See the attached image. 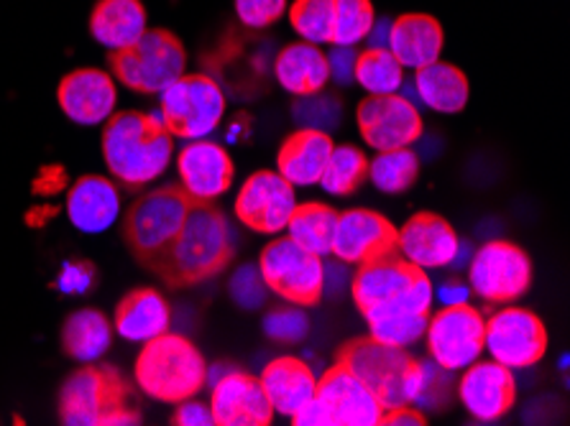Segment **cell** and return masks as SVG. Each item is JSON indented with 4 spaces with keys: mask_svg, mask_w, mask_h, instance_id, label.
Wrapping results in <instances>:
<instances>
[{
    "mask_svg": "<svg viewBox=\"0 0 570 426\" xmlns=\"http://www.w3.org/2000/svg\"><path fill=\"white\" fill-rule=\"evenodd\" d=\"M351 294L374 340L410 347L425 335L433 309V284L422 268L400 254L361 264L351 276Z\"/></svg>",
    "mask_w": 570,
    "mask_h": 426,
    "instance_id": "cell-1",
    "label": "cell"
},
{
    "mask_svg": "<svg viewBox=\"0 0 570 426\" xmlns=\"http://www.w3.org/2000/svg\"><path fill=\"white\" fill-rule=\"evenodd\" d=\"M230 258L233 235L226 215L213 202H193L183 230L151 266V271L175 289H185L226 271Z\"/></svg>",
    "mask_w": 570,
    "mask_h": 426,
    "instance_id": "cell-2",
    "label": "cell"
},
{
    "mask_svg": "<svg viewBox=\"0 0 570 426\" xmlns=\"http://www.w3.org/2000/svg\"><path fill=\"white\" fill-rule=\"evenodd\" d=\"M171 133L159 116L114 112L102 133V156L118 185L141 189L157 181L171 164Z\"/></svg>",
    "mask_w": 570,
    "mask_h": 426,
    "instance_id": "cell-3",
    "label": "cell"
},
{
    "mask_svg": "<svg viewBox=\"0 0 570 426\" xmlns=\"http://www.w3.org/2000/svg\"><path fill=\"white\" fill-rule=\"evenodd\" d=\"M59 416L67 426H134L141 422L136 396L110 365H92L69 376L59 394Z\"/></svg>",
    "mask_w": 570,
    "mask_h": 426,
    "instance_id": "cell-4",
    "label": "cell"
},
{
    "mask_svg": "<svg viewBox=\"0 0 570 426\" xmlns=\"http://www.w3.org/2000/svg\"><path fill=\"white\" fill-rule=\"evenodd\" d=\"M134 376L138 388L154 402L179 404L205 388L207 363L187 337L164 333L144 343Z\"/></svg>",
    "mask_w": 570,
    "mask_h": 426,
    "instance_id": "cell-5",
    "label": "cell"
},
{
    "mask_svg": "<svg viewBox=\"0 0 570 426\" xmlns=\"http://www.w3.org/2000/svg\"><path fill=\"white\" fill-rule=\"evenodd\" d=\"M338 363L376 396L384 412L412 404L420 380V360L404 353V347H392L366 337V340L345 345L338 353Z\"/></svg>",
    "mask_w": 570,
    "mask_h": 426,
    "instance_id": "cell-6",
    "label": "cell"
},
{
    "mask_svg": "<svg viewBox=\"0 0 570 426\" xmlns=\"http://www.w3.org/2000/svg\"><path fill=\"white\" fill-rule=\"evenodd\" d=\"M110 69L116 80L141 95H159L185 75L187 51L171 31L146 29L144 37L128 49L114 51Z\"/></svg>",
    "mask_w": 570,
    "mask_h": 426,
    "instance_id": "cell-7",
    "label": "cell"
},
{
    "mask_svg": "<svg viewBox=\"0 0 570 426\" xmlns=\"http://www.w3.org/2000/svg\"><path fill=\"white\" fill-rule=\"evenodd\" d=\"M189 207H193V199L179 189V185L159 187L136 199L126 215L124 235L131 254L144 266L151 268L171 246V240L183 230Z\"/></svg>",
    "mask_w": 570,
    "mask_h": 426,
    "instance_id": "cell-8",
    "label": "cell"
},
{
    "mask_svg": "<svg viewBox=\"0 0 570 426\" xmlns=\"http://www.w3.org/2000/svg\"><path fill=\"white\" fill-rule=\"evenodd\" d=\"M226 116V95L210 75H183L159 92V118L171 136L197 141Z\"/></svg>",
    "mask_w": 570,
    "mask_h": 426,
    "instance_id": "cell-9",
    "label": "cell"
},
{
    "mask_svg": "<svg viewBox=\"0 0 570 426\" xmlns=\"http://www.w3.org/2000/svg\"><path fill=\"white\" fill-rule=\"evenodd\" d=\"M258 271L266 289L295 307H315L325 294V264L289 238H276L264 248Z\"/></svg>",
    "mask_w": 570,
    "mask_h": 426,
    "instance_id": "cell-10",
    "label": "cell"
},
{
    "mask_svg": "<svg viewBox=\"0 0 570 426\" xmlns=\"http://www.w3.org/2000/svg\"><path fill=\"white\" fill-rule=\"evenodd\" d=\"M471 289L489 304H512L532 286V260L509 240H489L469 260Z\"/></svg>",
    "mask_w": 570,
    "mask_h": 426,
    "instance_id": "cell-11",
    "label": "cell"
},
{
    "mask_svg": "<svg viewBox=\"0 0 570 426\" xmlns=\"http://www.w3.org/2000/svg\"><path fill=\"white\" fill-rule=\"evenodd\" d=\"M548 329L530 309L507 307L483 325V350L509 370L538 365L548 353Z\"/></svg>",
    "mask_w": 570,
    "mask_h": 426,
    "instance_id": "cell-12",
    "label": "cell"
},
{
    "mask_svg": "<svg viewBox=\"0 0 570 426\" xmlns=\"http://www.w3.org/2000/svg\"><path fill=\"white\" fill-rule=\"evenodd\" d=\"M483 325L487 319L469 301L435 311L425 327L430 358L451 373L469 368L483 353Z\"/></svg>",
    "mask_w": 570,
    "mask_h": 426,
    "instance_id": "cell-13",
    "label": "cell"
},
{
    "mask_svg": "<svg viewBox=\"0 0 570 426\" xmlns=\"http://www.w3.org/2000/svg\"><path fill=\"white\" fill-rule=\"evenodd\" d=\"M358 130L374 151L407 149L422 136L420 108L400 92L368 95L356 110Z\"/></svg>",
    "mask_w": 570,
    "mask_h": 426,
    "instance_id": "cell-14",
    "label": "cell"
},
{
    "mask_svg": "<svg viewBox=\"0 0 570 426\" xmlns=\"http://www.w3.org/2000/svg\"><path fill=\"white\" fill-rule=\"evenodd\" d=\"M297 207L295 187L279 171H256L244 181L236 197V217L248 230L276 235L287 230Z\"/></svg>",
    "mask_w": 570,
    "mask_h": 426,
    "instance_id": "cell-15",
    "label": "cell"
},
{
    "mask_svg": "<svg viewBox=\"0 0 570 426\" xmlns=\"http://www.w3.org/2000/svg\"><path fill=\"white\" fill-rule=\"evenodd\" d=\"M315 402L325 412L327 426H379L384 416V406L343 363L317 378Z\"/></svg>",
    "mask_w": 570,
    "mask_h": 426,
    "instance_id": "cell-16",
    "label": "cell"
},
{
    "mask_svg": "<svg viewBox=\"0 0 570 426\" xmlns=\"http://www.w3.org/2000/svg\"><path fill=\"white\" fill-rule=\"evenodd\" d=\"M331 254L345 266H361L396 254V228L382 212H338Z\"/></svg>",
    "mask_w": 570,
    "mask_h": 426,
    "instance_id": "cell-17",
    "label": "cell"
},
{
    "mask_svg": "<svg viewBox=\"0 0 570 426\" xmlns=\"http://www.w3.org/2000/svg\"><path fill=\"white\" fill-rule=\"evenodd\" d=\"M179 189L193 199V202H215L233 185V161L223 146L197 138L189 141L177 159Z\"/></svg>",
    "mask_w": 570,
    "mask_h": 426,
    "instance_id": "cell-18",
    "label": "cell"
},
{
    "mask_svg": "<svg viewBox=\"0 0 570 426\" xmlns=\"http://www.w3.org/2000/svg\"><path fill=\"white\" fill-rule=\"evenodd\" d=\"M458 380V398L479 422H497L512 412L517 384L512 370L497 360H476Z\"/></svg>",
    "mask_w": 570,
    "mask_h": 426,
    "instance_id": "cell-19",
    "label": "cell"
},
{
    "mask_svg": "<svg viewBox=\"0 0 570 426\" xmlns=\"http://www.w3.org/2000/svg\"><path fill=\"white\" fill-rule=\"evenodd\" d=\"M210 412L218 426H269L274 419V408L258 378L236 368L213 384Z\"/></svg>",
    "mask_w": 570,
    "mask_h": 426,
    "instance_id": "cell-20",
    "label": "cell"
},
{
    "mask_svg": "<svg viewBox=\"0 0 570 426\" xmlns=\"http://www.w3.org/2000/svg\"><path fill=\"white\" fill-rule=\"evenodd\" d=\"M458 246L461 238L453 225L435 212H417L396 230V254L422 271L453 266Z\"/></svg>",
    "mask_w": 570,
    "mask_h": 426,
    "instance_id": "cell-21",
    "label": "cell"
},
{
    "mask_svg": "<svg viewBox=\"0 0 570 426\" xmlns=\"http://www.w3.org/2000/svg\"><path fill=\"white\" fill-rule=\"evenodd\" d=\"M59 108L77 126L108 123L116 112V85L114 77L102 69H75L69 72L57 90Z\"/></svg>",
    "mask_w": 570,
    "mask_h": 426,
    "instance_id": "cell-22",
    "label": "cell"
},
{
    "mask_svg": "<svg viewBox=\"0 0 570 426\" xmlns=\"http://www.w3.org/2000/svg\"><path fill=\"white\" fill-rule=\"evenodd\" d=\"M445 33L438 19L428 13H402L392 21L386 49L404 69H422L443 55Z\"/></svg>",
    "mask_w": 570,
    "mask_h": 426,
    "instance_id": "cell-23",
    "label": "cell"
},
{
    "mask_svg": "<svg viewBox=\"0 0 570 426\" xmlns=\"http://www.w3.org/2000/svg\"><path fill=\"white\" fill-rule=\"evenodd\" d=\"M120 197L118 189L106 177H80L67 195V217L77 230L98 235L106 232L118 220Z\"/></svg>",
    "mask_w": 570,
    "mask_h": 426,
    "instance_id": "cell-24",
    "label": "cell"
},
{
    "mask_svg": "<svg viewBox=\"0 0 570 426\" xmlns=\"http://www.w3.org/2000/svg\"><path fill=\"white\" fill-rule=\"evenodd\" d=\"M331 133L313 128H299L282 143L279 156H276V167L279 174L289 181L292 187H309L317 185L323 177V169L333 153Z\"/></svg>",
    "mask_w": 570,
    "mask_h": 426,
    "instance_id": "cell-25",
    "label": "cell"
},
{
    "mask_svg": "<svg viewBox=\"0 0 570 426\" xmlns=\"http://www.w3.org/2000/svg\"><path fill=\"white\" fill-rule=\"evenodd\" d=\"M258 384L269 398L274 414L292 416L315 396L317 376L305 360L287 355V358H276L266 365Z\"/></svg>",
    "mask_w": 570,
    "mask_h": 426,
    "instance_id": "cell-26",
    "label": "cell"
},
{
    "mask_svg": "<svg viewBox=\"0 0 570 426\" xmlns=\"http://www.w3.org/2000/svg\"><path fill=\"white\" fill-rule=\"evenodd\" d=\"M274 77L282 85V90L295 95V98H305V95L325 90L331 82V69H327L325 51L317 43L297 41L276 55Z\"/></svg>",
    "mask_w": 570,
    "mask_h": 426,
    "instance_id": "cell-27",
    "label": "cell"
},
{
    "mask_svg": "<svg viewBox=\"0 0 570 426\" xmlns=\"http://www.w3.org/2000/svg\"><path fill=\"white\" fill-rule=\"evenodd\" d=\"M114 325L124 340L144 345L154 337L169 333L171 309L159 291L136 289L120 299Z\"/></svg>",
    "mask_w": 570,
    "mask_h": 426,
    "instance_id": "cell-28",
    "label": "cell"
},
{
    "mask_svg": "<svg viewBox=\"0 0 570 426\" xmlns=\"http://www.w3.org/2000/svg\"><path fill=\"white\" fill-rule=\"evenodd\" d=\"M146 8L141 0H100L92 8V39L110 51L128 49L144 37Z\"/></svg>",
    "mask_w": 570,
    "mask_h": 426,
    "instance_id": "cell-29",
    "label": "cell"
},
{
    "mask_svg": "<svg viewBox=\"0 0 570 426\" xmlns=\"http://www.w3.org/2000/svg\"><path fill=\"white\" fill-rule=\"evenodd\" d=\"M412 87L417 92L420 106L443 112V116H455L469 106V77L458 67L440 62V59L422 69H414Z\"/></svg>",
    "mask_w": 570,
    "mask_h": 426,
    "instance_id": "cell-30",
    "label": "cell"
},
{
    "mask_svg": "<svg viewBox=\"0 0 570 426\" xmlns=\"http://www.w3.org/2000/svg\"><path fill=\"white\" fill-rule=\"evenodd\" d=\"M110 343H114V329L98 309H80L65 321L62 347L69 358L85 365L98 363L110 350Z\"/></svg>",
    "mask_w": 570,
    "mask_h": 426,
    "instance_id": "cell-31",
    "label": "cell"
},
{
    "mask_svg": "<svg viewBox=\"0 0 570 426\" xmlns=\"http://www.w3.org/2000/svg\"><path fill=\"white\" fill-rule=\"evenodd\" d=\"M335 222H338V212L333 207L323 202H305L297 205L295 212H292L287 230L289 238L297 242V246L307 248L309 254L320 258L331 256L333 248V235H335Z\"/></svg>",
    "mask_w": 570,
    "mask_h": 426,
    "instance_id": "cell-32",
    "label": "cell"
},
{
    "mask_svg": "<svg viewBox=\"0 0 570 426\" xmlns=\"http://www.w3.org/2000/svg\"><path fill=\"white\" fill-rule=\"evenodd\" d=\"M368 179V159L356 146H333L317 185L333 197H348Z\"/></svg>",
    "mask_w": 570,
    "mask_h": 426,
    "instance_id": "cell-33",
    "label": "cell"
},
{
    "mask_svg": "<svg viewBox=\"0 0 570 426\" xmlns=\"http://www.w3.org/2000/svg\"><path fill=\"white\" fill-rule=\"evenodd\" d=\"M353 82H358L368 95H392L400 92L404 82V67L396 62L389 49H371L358 51L356 72Z\"/></svg>",
    "mask_w": 570,
    "mask_h": 426,
    "instance_id": "cell-34",
    "label": "cell"
},
{
    "mask_svg": "<svg viewBox=\"0 0 570 426\" xmlns=\"http://www.w3.org/2000/svg\"><path fill=\"white\" fill-rule=\"evenodd\" d=\"M420 177V159L410 146L407 149L379 151L374 161L368 164V179L374 181L376 189L386 195H402L414 187Z\"/></svg>",
    "mask_w": 570,
    "mask_h": 426,
    "instance_id": "cell-35",
    "label": "cell"
},
{
    "mask_svg": "<svg viewBox=\"0 0 570 426\" xmlns=\"http://www.w3.org/2000/svg\"><path fill=\"white\" fill-rule=\"evenodd\" d=\"M376 21L371 0H333V47H358Z\"/></svg>",
    "mask_w": 570,
    "mask_h": 426,
    "instance_id": "cell-36",
    "label": "cell"
},
{
    "mask_svg": "<svg viewBox=\"0 0 570 426\" xmlns=\"http://www.w3.org/2000/svg\"><path fill=\"white\" fill-rule=\"evenodd\" d=\"M289 23L302 41H333V0H295L289 6Z\"/></svg>",
    "mask_w": 570,
    "mask_h": 426,
    "instance_id": "cell-37",
    "label": "cell"
},
{
    "mask_svg": "<svg viewBox=\"0 0 570 426\" xmlns=\"http://www.w3.org/2000/svg\"><path fill=\"white\" fill-rule=\"evenodd\" d=\"M453 396V373L440 368L435 360H420V380L412 406L420 412H443Z\"/></svg>",
    "mask_w": 570,
    "mask_h": 426,
    "instance_id": "cell-38",
    "label": "cell"
},
{
    "mask_svg": "<svg viewBox=\"0 0 570 426\" xmlns=\"http://www.w3.org/2000/svg\"><path fill=\"white\" fill-rule=\"evenodd\" d=\"M295 120L299 128H313L323 130V133H331V130L341 123V100L335 95H327L320 90L315 95H305V98H297L295 108Z\"/></svg>",
    "mask_w": 570,
    "mask_h": 426,
    "instance_id": "cell-39",
    "label": "cell"
},
{
    "mask_svg": "<svg viewBox=\"0 0 570 426\" xmlns=\"http://www.w3.org/2000/svg\"><path fill=\"white\" fill-rule=\"evenodd\" d=\"M264 333L276 343H299L305 340L309 333V321L299 309H295V304H292V307L272 309L269 315H266Z\"/></svg>",
    "mask_w": 570,
    "mask_h": 426,
    "instance_id": "cell-40",
    "label": "cell"
},
{
    "mask_svg": "<svg viewBox=\"0 0 570 426\" xmlns=\"http://www.w3.org/2000/svg\"><path fill=\"white\" fill-rule=\"evenodd\" d=\"M230 297L238 307L244 309H258L266 299V284L258 266H240L236 274L230 276Z\"/></svg>",
    "mask_w": 570,
    "mask_h": 426,
    "instance_id": "cell-41",
    "label": "cell"
},
{
    "mask_svg": "<svg viewBox=\"0 0 570 426\" xmlns=\"http://www.w3.org/2000/svg\"><path fill=\"white\" fill-rule=\"evenodd\" d=\"M287 13V0H236L238 21L248 29H269Z\"/></svg>",
    "mask_w": 570,
    "mask_h": 426,
    "instance_id": "cell-42",
    "label": "cell"
},
{
    "mask_svg": "<svg viewBox=\"0 0 570 426\" xmlns=\"http://www.w3.org/2000/svg\"><path fill=\"white\" fill-rule=\"evenodd\" d=\"M95 281H98V274H95V266L90 260H67L59 268L55 289L59 294H67V297H80V294L92 291Z\"/></svg>",
    "mask_w": 570,
    "mask_h": 426,
    "instance_id": "cell-43",
    "label": "cell"
},
{
    "mask_svg": "<svg viewBox=\"0 0 570 426\" xmlns=\"http://www.w3.org/2000/svg\"><path fill=\"white\" fill-rule=\"evenodd\" d=\"M325 57H327V69H331V80L338 85H351L353 72H356L358 51L353 47H333Z\"/></svg>",
    "mask_w": 570,
    "mask_h": 426,
    "instance_id": "cell-44",
    "label": "cell"
},
{
    "mask_svg": "<svg viewBox=\"0 0 570 426\" xmlns=\"http://www.w3.org/2000/svg\"><path fill=\"white\" fill-rule=\"evenodd\" d=\"M171 424L175 426H213V412L210 406H205L195 398H187V402L177 404V412L171 416Z\"/></svg>",
    "mask_w": 570,
    "mask_h": 426,
    "instance_id": "cell-45",
    "label": "cell"
},
{
    "mask_svg": "<svg viewBox=\"0 0 570 426\" xmlns=\"http://www.w3.org/2000/svg\"><path fill=\"white\" fill-rule=\"evenodd\" d=\"M67 187V171L62 167H45L39 171V177L33 179V192L39 197H55L65 192Z\"/></svg>",
    "mask_w": 570,
    "mask_h": 426,
    "instance_id": "cell-46",
    "label": "cell"
},
{
    "mask_svg": "<svg viewBox=\"0 0 570 426\" xmlns=\"http://www.w3.org/2000/svg\"><path fill=\"white\" fill-rule=\"evenodd\" d=\"M382 424H392V426H425V414H422L420 408H414L412 404L396 406V408H389V412H384Z\"/></svg>",
    "mask_w": 570,
    "mask_h": 426,
    "instance_id": "cell-47",
    "label": "cell"
},
{
    "mask_svg": "<svg viewBox=\"0 0 570 426\" xmlns=\"http://www.w3.org/2000/svg\"><path fill=\"white\" fill-rule=\"evenodd\" d=\"M471 297V289L461 281H445L438 286V301L443 307H451V304H465Z\"/></svg>",
    "mask_w": 570,
    "mask_h": 426,
    "instance_id": "cell-48",
    "label": "cell"
},
{
    "mask_svg": "<svg viewBox=\"0 0 570 426\" xmlns=\"http://www.w3.org/2000/svg\"><path fill=\"white\" fill-rule=\"evenodd\" d=\"M341 286H351V274L345 271L343 260L335 258L333 266H325V289L338 291Z\"/></svg>",
    "mask_w": 570,
    "mask_h": 426,
    "instance_id": "cell-49",
    "label": "cell"
},
{
    "mask_svg": "<svg viewBox=\"0 0 570 426\" xmlns=\"http://www.w3.org/2000/svg\"><path fill=\"white\" fill-rule=\"evenodd\" d=\"M389 29H392V19H376L374 26H371L368 37H366L368 47H371V49H386V43H389Z\"/></svg>",
    "mask_w": 570,
    "mask_h": 426,
    "instance_id": "cell-50",
    "label": "cell"
},
{
    "mask_svg": "<svg viewBox=\"0 0 570 426\" xmlns=\"http://www.w3.org/2000/svg\"><path fill=\"white\" fill-rule=\"evenodd\" d=\"M57 207L51 205H39V207H31L29 212H26V222L31 225V228H45L47 222H51V217H57Z\"/></svg>",
    "mask_w": 570,
    "mask_h": 426,
    "instance_id": "cell-51",
    "label": "cell"
},
{
    "mask_svg": "<svg viewBox=\"0 0 570 426\" xmlns=\"http://www.w3.org/2000/svg\"><path fill=\"white\" fill-rule=\"evenodd\" d=\"M228 370H233V368L226 363H218V365H213V368H207V380H210V386L215 384V380H220L223 376H226Z\"/></svg>",
    "mask_w": 570,
    "mask_h": 426,
    "instance_id": "cell-52",
    "label": "cell"
}]
</instances>
